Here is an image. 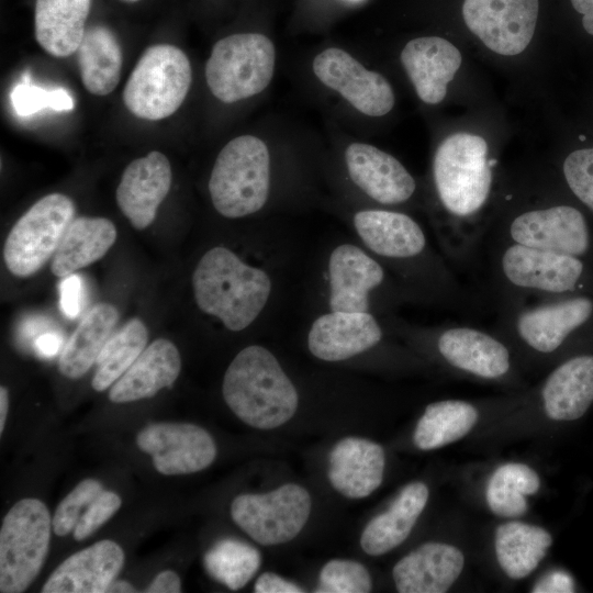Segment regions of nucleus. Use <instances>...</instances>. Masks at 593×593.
Listing matches in <instances>:
<instances>
[{
    "mask_svg": "<svg viewBox=\"0 0 593 593\" xmlns=\"http://www.w3.org/2000/svg\"><path fill=\"white\" fill-rule=\"evenodd\" d=\"M496 166L485 139L475 134H452L436 149L433 180L445 214L437 237L454 269L473 266L486 238L491 225L484 211Z\"/></svg>",
    "mask_w": 593,
    "mask_h": 593,
    "instance_id": "nucleus-1",
    "label": "nucleus"
},
{
    "mask_svg": "<svg viewBox=\"0 0 593 593\" xmlns=\"http://www.w3.org/2000/svg\"><path fill=\"white\" fill-rule=\"evenodd\" d=\"M192 286L198 307L233 332L245 329L258 317L271 292L270 278L262 269L222 246L201 257Z\"/></svg>",
    "mask_w": 593,
    "mask_h": 593,
    "instance_id": "nucleus-2",
    "label": "nucleus"
},
{
    "mask_svg": "<svg viewBox=\"0 0 593 593\" xmlns=\"http://www.w3.org/2000/svg\"><path fill=\"white\" fill-rule=\"evenodd\" d=\"M224 401L245 424L272 429L287 423L298 409V392L277 358L265 347L242 349L227 367Z\"/></svg>",
    "mask_w": 593,
    "mask_h": 593,
    "instance_id": "nucleus-3",
    "label": "nucleus"
},
{
    "mask_svg": "<svg viewBox=\"0 0 593 593\" xmlns=\"http://www.w3.org/2000/svg\"><path fill=\"white\" fill-rule=\"evenodd\" d=\"M490 242L497 305L572 294L583 287V259L519 244Z\"/></svg>",
    "mask_w": 593,
    "mask_h": 593,
    "instance_id": "nucleus-4",
    "label": "nucleus"
},
{
    "mask_svg": "<svg viewBox=\"0 0 593 593\" xmlns=\"http://www.w3.org/2000/svg\"><path fill=\"white\" fill-rule=\"evenodd\" d=\"M501 335L526 350L549 356L560 350L573 334L593 318V299L589 295H562L500 304Z\"/></svg>",
    "mask_w": 593,
    "mask_h": 593,
    "instance_id": "nucleus-5",
    "label": "nucleus"
},
{
    "mask_svg": "<svg viewBox=\"0 0 593 593\" xmlns=\"http://www.w3.org/2000/svg\"><path fill=\"white\" fill-rule=\"evenodd\" d=\"M270 157L267 145L253 135L230 141L219 153L209 180L214 209L237 219L256 213L267 202Z\"/></svg>",
    "mask_w": 593,
    "mask_h": 593,
    "instance_id": "nucleus-6",
    "label": "nucleus"
},
{
    "mask_svg": "<svg viewBox=\"0 0 593 593\" xmlns=\"http://www.w3.org/2000/svg\"><path fill=\"white\" fill-rule=\"evenodd\" d=\"M191 79V65L182 49L171 44L152 45L131 72L123 102L139 119H166L182 104Z\"/></svg>",
    "mask_w": 593,
    "mask_h": 593,
    "instance_id": "nucleus-7",
    "label": "nucleus"
},
{
    "mask_svg": "<svg viewBox=\"0 0 593 593\" xmlns=\"http://www.w3.org/2000/svg\"><path fill=\"white\" fill-rule=\"evenodd\" d=\"M276 48L260 33H238L217 41L205 65L212 94L225 103L260 93L275 71Z\"/></svg>",
    "mask_w": 593,
    "mask_h": 593,
    "instance_id": "nucleus-8",
    "label": "nucleus"
},
{
    "mask_svg": "<svg viewBox=\"0 0 593 593\" xmlns=\"http://www.w3.org/2000/svg\"><path fill=\"white\" fill-rule=\"evenodd\" d=\"M53 518L37 499L16 502L0 529V592H24L40 573L49 549Z\"/></svg>",
    "mask_w": 593,
    "mask_h": 593,
    "instance_id": "nucleus-9",
    "label": "nucleus"
},
{
    "mask_svg": "<svg viewBox=\"0 0 593 593\" xmlns=\"http://www.w3.org/2000/svg\"><path fill=\"white\" fill-rule=\"evenodd\" d=\"M75 212L74 201L63 193L37 200L7 236L3 259L8 270L22 278L38 271L54 256Z\"/></svg>",
    "mask_w": 593,
    "mask_h": 593,
    "instance_id": "nucleus-10",
    "label": "nucleus"
},
{
    "mask_svg": "<svg viewBox=\"0 0 593 593\" xmlns=\"http://www.w3.org/2000/svg\"><path fill=\"white\" fill-rule=\"evenodd\" d=\"M489 239L519 244L583 259L592 247L584 215L568 204L527 208L510 214Z\"/></svg>",
    "mask_w": 593,
    "mask_h": 593,
    "instance_id": "nucleus-11",
    "label": "nucleus"
},
{
    "mask_svg": "<svg viewBox=\"0 0 593 593\" xmlns=\"http://www.w3.org/2000/svg\"><path fill=\"white\" fill-rule=\"evenodd\" d=\"M309 492L287 483L264 494H240L231 504L233 521L256 542L269 546L292 540L311 513Z\"/></svg>",
    "mask_w": 593,
    "mask_h": 593,
    "instance_id": "nucleus-12",
    "label": "nucleus"
},
{
    "mask_svg": "<svg viewBox=\"0 0 593 593\" xmlns=\"http://www.w3.org/2000/svg\"><path fill=\"white\" fill-rule=\"evenodd\" d=\"M538 0H463L467 27L491 51L505 56L530 43L538 18Z\"/></svg>",
    "mask_w": 593,
    "mask_h": 593,
    "instance_id": "nucleus-13",
    "label": "nucleus"
},
{
    "mask_svg": "<svg viewBox=\"0 0 593 593\" xmlns=\"http://www.w3.org/2000/svg\"><path fill=\"white\" fill-rule=\"evenodd\" d=\"M136 445L152 457L155 469L165 475L201 471L216 457L212 436L189 423L148 425L137 434Z\"/></svg>",
    "mask_w": 593,
    "mask_h": 593,
    "instance_id": "nucleus-14",
    "label": "nucleus"
},
{
    "mask_svg": "<svg viewBox=\"0 0 593 593\" xmlns=\"http://www.w3.org/2000/svg\"><path fill=\"white\" fill-rule=\"evenodd\" d=\"M437 355L450 367L484 380L505 378L512 355L500 336L468 324H447L433 334Z\"/></svg>",
    "mask_w": 593,
    "mask_h": 593,
    "instance_id": "nucleus-15",
    "label": "nucleus"
},
{
    "mask_svg": "<svg viewBox=\"0 0 593 593\" xmlns=\"http://www.w3.org/2000/svg\"><path fill=\"white\" fill-rule=\"evenodd\" d=\"M315 76L339 92L355 109L369 116H382L394 105L393 89L379 72L366 69L347 52L331 47L313 60Z\"/></svg>",
    "mask_w": 593,
    "mask_h": 593,
    "instance_id": "nucleus-16",
    "label": "nucleus"
},
{
    "mask_svg": "<svg viewBox=\"0 0 593 593\" xmlns=\"http://www.w3.org/2000/svg\"><path fill=\"white\" fill-rule=\"evenodd\" d=\"M354 225L363 244L383 259L419 264L432 254L422 226L403 212L359 211L354 216Z\"/></svg>",
    "mask_w": 593,
    "mask_h": 593,
    "instance_id": "nucleus-17",
    "label": "nucleus"
},
{
    "mask_svg": "<svg viewBox=\"0 0 593 593\" xmlns=\"http://www.w3.org/2000/svg\"><path fill=\"white\" fill-rule=\"evenodd\" d=\"M168 158L154 150L130 163L116 189V203L136 230L148 227L171 187Z\"/></svg>",
    "mask_w": 593,
    "mask_h": 593,
    "instance_id": "nucleus-18",
    "label": "nucleus"
},
{
    "mask_svg": "<svg viewBox=\"0 0 593 593\" xmlns=\"http://www.w3.org/2000/svg\"><path fill=\"white\" fill-rule=\"evenodd\" d=\"M349 177L369 198L384 205L409 201L416 182L392 155L363 143H353L345 152Z\"/></svg>",
    "mask_w": 593,
    "mask_h": 593,
    "instance_id": "nucleus-19",
    "label": "nucleus"
},
{
    "mask_svg": "<svg viewBox=\"0 0 593 593\" xmlns=\"http://www.w3.org/2000/svg\"><path fill=\"white\" fill-rule=\"evenodd\" d=\"M383 331L369 312L331 313L317 317L309 332L312 355L325 361H339L377 346Z\"/></svg>",
    "mask_w": 593,
    "mask_h": 593,
    "instance_id": "nucleus-20",
    "label": "nucleus"
},
{
    "mask_svg": "<svg viewBox=\"0 0 593 593\" xmlns=\"http://www.w3.org/2000/svg\"><path fill=\"white\" fill-rule=\"evenodd\" d=\"M124 559V551L115 541H97L65 559L46 580L41 592H107L121 571Z\"/></svg>",
    "mask_w": 593,
    "mask_h": 593,
    "instance_id": "nucleus-21",
    "label": "nucleus"
},
{
    "mask_svg": "<svg viewBox=\"0 0 593 593\" xmlns=\"http://www.w3.org/2000/svg\"><path fill=\"white\" fill-rule=\"evenodd\" d=\"M329 306L332 311L369 312V294L385 282L381 264L361 248L343 244L331 254Z\"/></svg>",
    "mask_w": 593,
    "mask_h": 593,
    "instance_id": "nucleus-22",
    "label": "nucleus"
},
{
    "mask_svg": "<svg viewBox=\"0 0 593 593\" xmlns=\"http://www.w3.org/2000/svg\"><path fill=\"white\" fill-rule=\"evenodd\" d=\"M461 59L459 49L438 36L414 38L401 53L402 65L418 98L428 104L439 103L445 98Z\"/></svg>",
    "mask_w": 593,
    "mask_h": 593,
    "instance_id": "nucleus-23",
    "label": "nucleus"
},
{
    "mask_svg": "<svg viewBox=\"0 0 593 593\" xmlns=\"http://www.w3.org/2000/svg\"><path fill=\"white\" fill-rule=\"evenodd\" d=\"M383 448L369 439L346 437L329 454L328 479L333 488L349 499L374 492L383 480Z\"/></svg>",
    "mask_w": 593,
    "mask_h": 593,
    "instance_id": "nucleus-24",
    "label": "nucleus"
},
{
    "mask_svg": "<svg viewBox=\"0 0 593 593\" xmlns=\"http://www.w3.org/2000/svg\"><path fill=\"white\" fill-rule=\"evenodd\" d=\"M462 552L448 544L426 542L403 557L393 568L401 593H444L460 575Z\"/></svg>",
    "mask_w": 593,
    "mask_h": 593,
    "instance_id": "nucleus-25",
    "label": "nucleus"
},
{
    "mask_svg": "<svg viewBox=\"0 0 593 593\" xmlns=\"http://www.w3.org/2000/svg\"><path fill=\"white\" fill-rule=\"evenodd\" d=\"M180 370L181 358L176 345L166 338H158L111 385L109 400L128 403L152 398L161 389L171 388Z\"/></svg>",
    "mask_w": 593,
    "mask_h": 593,
    "instance_id": "nucleus-26",
    "label": "nucleus"
},
{
    "mask_svg": "<svg viewBox=\"0 0 593 593\" xmlns=\"http://www.w3.org/2000/svg\"><path fill=\"white\" fill-rule=\"evenodd\" d=\"M546 415L555 421L582 417L593 403V355H580L555 368L544 382Z\"/></svg>",
    "mask_w": 593,
    "mask_h": 593,
    "instance_id": "nucleus-27",
    "label": "nucleus"
},
{
    "mask_svg": "<svg viewBox=\"0 0 593 593\" xmlns=\"http://www.w3.org/2000/svg\"><path fill=\"white\" fill-rule=\"evenodd\" d=\"M428 500L423 482L405 485L388 511L374 516L365 527L360 546L370 556L387 553L401 545L412 532Z\"/></svg>",
    "mask_w": 593,
    "mask_h": 593,
    "instance_id": "nucleus-28",
    "label": "nucleus"
},
{
    "mask_svg": "<svg viewBox=\"0 0 593 593\" xmlns=\"http://www.w3.org/2000/svg\"><path fill=\"white\" fill-rule=\"evenodd\" d=\"M91 0H36L35 38L49 55L68 57L85 35Z\"/></svg>",
    "mask_w": 593,
    "mask_h": 593,
    "instance_id": "nucleus-29",
    "label": "nucleus"
},
{
    "mask_svg": "<svg viewBox=\"0 0 593 593\" xmlns=\"http://www.w3.org/2000/svg\"><path fill=\"white\" fill-rule=\"evenodd\" d=\"M116 235L114 224L105 217L74 219L53 256L52 272L66 277L96 262L113 246Z\"/></svg>",
    "mask_w": 593,
    "mask_h": 593,
    "instance_id": "nucleus-30",
    "label": "nucleus"
},
{
    "mask_svg": "<svg viewBox=\"0 0 593 593\" xmlns=\"http://www.w3.org/2000/svg\"><path fill=\"white\" fill-rule=\"evenodd\" d=\"M119 320L115 306L109 303L96 304L80 321L64 346L59 359V372L69 379L82 377L109 339Z\"/></svg>",
    "mask_w": 593,
    "mask_h": 593,
    "instance_id": "nucleus-31",
    "label": "nucleus"
},
{
    "mask_svg": "<svg viewBox=\"0 0 593 593\" xmlns=\"http://www.w3.org/2000/svg\"><path fill=\"white\" fill-rule=\"evenodd\" d=\"M82 85L94 96L111 93L119 83L122 49L115 34L104 25L86 30L77 49Z\"/></svg>",
    "mask_w": 593,
    "mask_h": 593,
    "instance_id": "nucleus-32",
    "label": "nucleus"
},
{
    "mask_svg": "<svg viewBox=\"0 0 593 593\" xmlns=\"http://www.w3.org/2000/svg\"><path fill=\"white\" fill-rule=\"evenodd\" d=\"M551 542V535L541 527L507 522L495 532L496 559L510 578L523 579L537 568Z\"/></svg>",
    "mask_w": 593,
    "mask_h": 593,
    "instance_id": "nucleus-33",
    "label": "nucleus"
},
{
    "mask_svg": "<svg viewBox=\"0 0 593 593\" xmlns=\"http://www.w3.org/2000/svg\"><path fill=\"white\" fill-rule=\"evenodd\" d=\"M479 413L474 405L460 400H446L427 405L417 422L414 444L432 450L466 436L475 425Z\"/></svg>",
    "mask_w": 593,
    "mask_h": 593,
    "instance_id": "nucleus-34",
    "label": "nucleus"
},
{
    "mask_svg": "<svg viewBox=\"0 0 593 593\" xmlns=\"http://www.w3.org/2000/svg\"><path fill=\"white\" fill-rule=\"evenodd\" d=\"M147 339V328L139 318L134 317L125 323L101 349L96 361L92 388L99 392L110 388L138 358Z\"/></svg>",
    "mask_w": 593,
    "mask_h": 593,
    "instance_id": "nucleus-35",
    "label": "nucleus"
},
{
    "mask_svg": "<svg viewBox=\"0 0 593 593\" xmlns=\"http://www.w3.org/2000/svg\"><path fill=\"white\" fill-rule=\"evenodd\" d=\"M540 480L528 466L506 463L492 474L486 488V502L490 510L503 517L522 516L527 511L525 495L538 491Z\"/></svg>",
    "mask_w": 593,
    "mask_h": 593,
    "instance_id": "nucleus-36",
    "label": "nucleus"
},
{
    "mask_svg": "<svg viewBox=\"0 0 593 593\" xmlns=\"http://www.w3.org/2000/svg\"><path fill=\"white\" fill-rule=\"evenodd\" d=\"M206 572L230 590H238L258 571L261 557L250 545L226 538L211 547L203 558Z\"/></svg>",
    "mask_w": 593,
    "mask_h": 593,
    "instance_id": "nucleus-37",
    "label": "nucleus"
},
{
    "mask_svg": "<svg viewBox=\"0 0 593 593\" xmlns=\"http://www.w3.org/2000/svg\"><path fill=\"white\" fill-rule=\"evenodd\" d=\"M372 582L367 569L354 560L334 559L321 570L316 593H368Z\"/></svg>",
    "mask_w": 593,
    "mask_h": 593,
    "instance_id": "nucleus-38",
    "label": "nucleus"
},
{
    "mask_svg": "<svg viewBox=\"0 0 593 593\" xmlns=\"http://www.w3.org/2000/svg\"><path fill=\"white\" fill-rule=\"evenodd\" d=\"M11 102L20 116H29L48 108L54 111H71L75 107L74 99L67 90L63 88L46 90L34 86L29 75L13 88Z\"/></svg>",
    "mask_w": 593,
    "mask_h": 593,
    "instance_id": "nucleus-39",
    "label": "nucleus"
},
{
    "mask_svg": "<svg viewBox=\"0 0 593 593\" xmlns=\"http://www.w3.org/2000/svg\"><path fill=\"white\" fill-rule=\"evenodd\" d=\"M103 490L94 479L79 482L58 504L53 516V530L57 536H66L76 527L81 511L87 507Z\"/></svg>",
    "mask_w": 593,
    "mask_h": 593,
    "instance_id": "nucleus-40",
    "label": "nucleus"
},
{
    "mask_svg": "<svg viewBox=\"0 0 593 593\" xmlns=\"http://www.w3.org/2000/svg\"><path fill=\"white\" fill-rule=\"evenodd\" d=\"M562 172L572 193L593 212V147L569 154Z\"/></svg>",
    "mask_w": 593,
    "mask_h": 593,
    "instance_id": "nucleus-41",
    "label": "nucleus"
},
{
    "mask_svg": "<svg viewBox=\"0 0 593 593\" xmlns=\"http://www.w3.org/2000/svg\"><path fill=\"white\" fill-rule=\"evenodd\" d=\"M121 504L122 500L116 493L102 490L80 516L74 528V538L80 541L89 537L121 507Z\"/></svg>",
    "mask_w": 593,
    "mask_h": 593,
    "instance_id": "nucleus-42",
    "label": "nucleus"
},
{
    "mask_svg": "<svg viewBox=\"0 0 593 593\" xmlns=\"http://www.w3.org/2000/svg\"><path fill=\"white\" fill-rule=\"evenodd\" d=\"M83 282L80 276L71 273L64 277L59 283V304L68 318L80 315L83 304Z\"/></svg>",
    "mask_w": 593,
    "mask_h": 593,
    "instance_id": "nucleus-43",
    "label": "nucleus"
},
{
    "mask_svg": "<svg viewBox=\"0 0 593 593\" xmlns=\"http://www.w3.org/2000/svg\"><path fill=\"white\" fill-rule=\"evenodd\" d=\"M574 591V582L564 571H552L539 580L532 592L534 593H570Z\"/></svg>",
    "mask_w": 593,
    "mask_h": 593,
    "instance_id": "nucleus-44",
    "label": "nucleus"
},
{
    "mask_svg": "<svg viewBox=\"0 0 593 593\" xmlns=\"http://www.w3.org/2000/svg\"><path fill=\"white\" fill-rule=\"evenodd\" d=\"M256 593H302L304 590L272 572L262 573L256 581Z\"/></svg>",
    "mask_w": 593,
    "mask_h": 593,
    "instance_id": "nucleus-45",
    "label": "nucleus"
},
{
    "mask_svg": "<svg viewBox=\"0 0 593 593\" xmlns=\"http://www.w3.org/2000/svg\"><path fill=\"white\" fill-rule=\"evenodd\" d=\"M61 345V335L56 332L48 331L40 334L34 342L36 353L43 358L56 356L59 353Z\"/></svg>",
    "mask_w": 593,
    "mask_h": 593,
    "instance_id": "nucleus-46",
    "label": "nucleus"
},
{
    "mask_svg": "<svg viewBox=\"0 0 593 593\" xmlns=\"http://www.w3.org/2000/svg\"><path fill=\"white\" fill-rule=\"evenodd\" d=\"M146 592L158 593V592H169V593H179L181 592V581L178 574L171 570H165L157 574L153 582L148 585Z\"/></svg>",
    "mask_w": 593,
    "mask_h": 593,
    "instance_id": "nucleus-47",
    "label": "nucleus"
},
{
    "mask_svg": "<svg viewBox=\"0 0 593 593\" xmlns=\"http://www.w3.org/2000/svg\"><path fill=\"white\" fill-rule=\"evenodd\" d=\"M571 3L577 12L583 14L584 30L593 35V0H571Z\"/></svg>",
    "mask_w": 593,
    "mask_h": 593,
    "instance_id": "nucleus-48",
    "label": "nucleus"
},
{
    "mask_svg": "<svg viewBox=\"0 0 593 593\" xmlns=\"http://www.w3.org/2000/svg\"><path fill=\"white\" fill-rule=\"evenodd\" d=\"M47 323L40 318H30L27 322L24 323L22 327V335L26 338H31L32 336H35L41 332Z\"/></svg>",
    "mask_w": 593,
    "mask_h": 593,
    "instance_id": "nucleus-49",
    "label": "nucleus"
},
{
    "mask_svg": "<svg viewBox=\"0 0 593 593\" xmlns=\"http://www.w3.org/2000/svg\"><path fill=\"white\" fill-rule=\"evenodd\" d=\"M9 411V393L7 388H0V434L4 429V424L7 421V415Z\"/></svg>",
    "mask_w": 593,
    "mask_h": 593,
    "instance_id": "nucleus-50",
    "label": "nucleus"
},
{
    "mask_svg": "<svg viewBox=\"0 0 593 593\" xmlns=\"http://www.w3.org/2000/svg\"><path fill=\"white\" fill-rule=\"evenodd\" d=\"M107 592H135V588L126 581H113Z\"/></svg>",
    "mask_w": 593,
    "mask_h": 593,
    "instance_id": "nucleus-51",
    "label": "nucleus"
},
{
    "mask_svg": "<svg viewBox=\"0 0 593 593\" xmlns=\"http://www.w3.org/2000/svg\"><path fill=\"white\" fill-rule=\"evenodd\" d=\"M122 1H125V2H136L138 0H122Z\"/></svg>",
    "mask_w": 593,
    "mask_h": 593,
    "instance_id": "nucleus-52",
    "label": "nucleus"
},
{
    "mask_svg": "<svg viewBox=\"0 0 593 593\" xmlns=\"http://www.w3.org/2000/svg\"><path fill=\"white\" fill-rule=\"evenodd\" d=\"M580 139H581V141H584V137H583V135H581Z\"/></svg>",
    "mask_w": 593,
    "mask_h": 593,
    "instance_id": "nucleus-53",
    "label": "nucleus"
}]
</instances>
